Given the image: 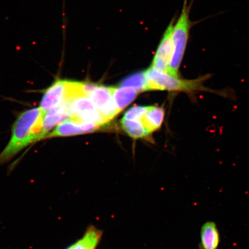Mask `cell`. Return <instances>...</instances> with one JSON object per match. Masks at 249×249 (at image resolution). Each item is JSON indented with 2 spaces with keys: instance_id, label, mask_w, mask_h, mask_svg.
Returning <instances> with one entry per match:
<instances>
[{
  "instance_id": "cell-1",
  "label": "cell",
  "mask_w": 249,
  "mask_h": 249,
  "mask_svg": "<svg viewBox=\"0 0 249 249\" xmlns=\"http://www.w3.org/2000/svg\"><path fill=\"white\" fill-rule=\"evenodd\" d=\"M44 113L39 107L22 112L16 120L8 144L0 153V166L7 163L18 152L40 140Z\"/></svg>"
},
{
  "instance_id": "cell-2",
  "label": "cell",
  "mask_w": 249,
  "mask_h": 249,
  "mask_svg": "<svg viewBox=\"0 0 249 249\" xmlns=\"http://www.w3.org/2000/svg\"><path fill=\"white\" fill-rule=\"evenodd\" d=\"M145 72L147 79V91L166 90L188 93L189 95L204 91L227 96L226 92L218 91L204 86V83L211 76L210 74H205L197 79L187 80L180 79L179 77L174 76L167 73L161 72L151 67L145 71Z\"/></svg>"
},
{
  "instance_id": "cell-3",
  "label": "cell",
  "mask_w": 249,
  "mask_h": 249,
  "mask_svg": "<svg viewBox=\"0 0 249 249\" xmlns=\"http://www.w3.org/2000/svg\"><path fill=\"white\" fill-rule=\"evenodd\" d=\"M188 1V0H184L181 14L173 27L174 51L167 73L176 77H179V67L185 54L190 30L193 24L189 18L191 5L189 6Z\"/></svg>"
},
{
  "instance_id": "cell-4",
  "label": "cell",
  "mask_w": 249,
  "mask_h": 249,
  "mask_svg": "<svg viewBox=\"0 0 249 249\" xmlns=\"http://www.w3.org/2000/svg\"><path fill=\"white\" fill-rule=\"evenodd\" d=\"M85 83L74 81L58 79L46 89L39 108L43 113L61 105L69 103L81 95H86Z\"/></svg>"
},
{
  "instance_id": "cell-5",
  "label": "cell",
  "mask_w": 249,
  "mask_h": 249,
  "mask_svg": "<svg viewBox=\"0 0 249 249\" xmlns=\"http://www.w3.org/2000/svg\"><path fill=\"white\" fill-rule=\"evenodd\" d=\"M85 91L93 105L108 122L120 113L115 104L111 87L85 83Z\"/></svg>"
},
{
  "instance_id": "cell-6",
  "label": "cell",
  "mask_w": 249,
  "mask_h": 249,
  "mask_svg": "<svg viewBox=\"0 0 249 249\" xmlns=\"http://www.w3.org/2000/svg\"><path fill=\"white\" fill-rule=\"evenodd\" d=\"M69 107L71 119L101 126L108 123L86 95L77 96L71 99Z\"/></svg>"
},
{
  "instance_id": "cell-7",
  "label": "cell",
  "mask_w": 249,
  "mask_h": 249,
  "mask_svg": "<svg viewBox=\"0 0 249 249\" xmlns=\"http://www.w3.org/2000/svg\"><path fill=\"white\" fill-rule=\"evenodd\" d=\"M174 18L165 31L154 55L151 68L161 72L167 73L173 54V31Z\"/></svg>"
},
{
  "instance_id": "cell-8",
  "label": "cell",
  "mask_w": 249,
  "mask_h": 249,
  "mask_svg": "<svg viewBox=\"0 0 249 249\" xmlns=\"http://www.w3.org/2000/svg\"><path fill=\"white\" fill-rule=\"evenodd\" d=\"M101 127L95 124L80 122L70 118L58 124L54 130L45 137V139L91 133L101 129Z\"/></svg>"
},
{
  "instance_id": "cell-9",
  "label": "cell",
  "mask_w": 249,
  "mask_h": 249,
  "mask_svg": "<svg viewBox=\"0 0 249 249\" xmlns=\"http://www.w3.org/2000/svg\"><path fill=\"white\" fill-rule=\"evenodd\" d=\"M69 103H66L53 108L43 115L42 121V132L40 140L45 139L54 127L63 121L71 118Z\"/></svg>"
},
{
  "instance_id": "cell-10",
  "label": "cell",
  "mask_w": 249,
  "mask_h": 249,
  "mask_svg": "<svg viewBox=\"0 0 249 249\" xmlns=\"http://www.w3.org/2000/svg\"><path fill=\"white\" fill-rule=\"evenodd\" d=\"M220 242V235L216 224L207 222L202 226L200 231V249H217Z\"/></svg>"
},
{
  "instance_id": "cell-11",
  "label": "cell",
  "mask_w": 249,
  "mask_h": 249,
  "mask_svg": "<svg viewBox=\"0 0 249 249\" xmlns=\"http://www.w3.org/2000/svg\"><path fill=\"white\" fill-rule=\"evenodd\" d=\"M102 237V230L90 226L87 227L82 238L65 249H96Z\"/></svg>"
},
{
  "instance_id": "cell-12",
  "label": "cell",
  "mask_w": 249,
  "mask_h": 249,
  "mask_svg": "<svg viewBox=\"0 0 249 249\" xmlns=\"http://www.w3.org/2000/svg\"><path fill=\"white\" fill-rule=\"evenodd\" d=\"M165 111L162 107H149L142 117L141 123L149 133L160 129L164 117Z\"/></svg>"
},
{
  "instance_id": "cell-13",
  "label": "cell",
  "mask_w": 249,
  "mask_h": 249,
  "mask_svg": "<svg viewBox=\"0 0 249 249\" xmlns=\"http://www.w3.org/2000/svg\"><path fill=\"white\" fill-rule=\"evenodd\" d=\"M115 104L119 113L135 100L139 92L130 87H111Z\"/></svg>"
},
{
  "instance_id": "cell-14",
  "label": "cell",
  "mask_w": 249,
  "mask_h": 249,
  "mask_svg": "<svg viewBox=\"0 0 249 249\" xmlns=\"http://www.w3.org/2000/svg\"><path fill=\"white\" fill-rule=\"evenodd\" d=\"M121 126L127 135L133 139L147 138L149 133L145 129L141 121L123 119L121 121Z\"/></svg>"
},
{
  "instance_id": "cell-15",
  "label": "cell",
  "mask_w": 249,
  "mask_h": 249,
  "mask_svg": "<svg viewBox=\"0 0 249 249\" xmlns=\"http://www.w3.org/2000/svg\"><path fill=\"white\" fill-rule=\"evenodd\" d=\"M121 86L130 87L139 92L147 91V79L145 71H140L126 77L121 83Z\"/></svg>"
},
{
  "instance_id": "cell-16",
  "label": "cell",
  "mask_w": 249,
  "mask_h": 249,
  "mask_svg": "<svg viewBox=\"0 0 249 249\" xmlns=\"http://www.w3.org/2000/svg\"><path fill=\"white\" fill-rule=\"evenodd\" d=\"M148 108L149 107H133L124 113L123 118L127 120L141 121Z\"/></svg>"
}]
</instances>
